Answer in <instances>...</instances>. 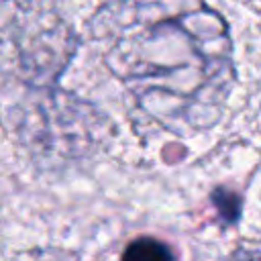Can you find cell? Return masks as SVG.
<instances>
[{"instance_id": "7a4b0ae2", "label": "cell", "mask_w": 261, "mask_h": 261, "mask_svg": "<svg viewBox=\"0 0 261 261\" xmlns=\"http://www.w3.org/2000/svg\"><path fill=\"white\" fill-rule=\"evenodd\" d=\"M22 43L18 49L22 65L41 80L55 77L69 61L73 49L71 31L63 20L53 14L35 16L22 31Z\"/></svg>"}, {"instance_id": "6da1fadb", "label": "cell", "mask_w": 261, "mask_h": 261, "mask_svg": "<svg viewBox=\"0 0 261 261\" xmlns=\"http://www.w3.org/2000/svg\"><path fill=\"white\" fill-rule=\"evenodd\" d=\"M106 67L165 130L212 126L234 86L226 20L204 2H112L94 18Z\"/></svg>"}, {"instance_id": "3957f363", "label": "cell", "mask_w": 261, "mask_h": 261, "mask_svg": "<svg viewBox=\"0 0 261 261\" xmlns=\"http://www.w3.org/2000/svg\"><path fill=\"white\" fill-rule=\"evenodd\" d=\"M122 261H175L173 251L159 239L139 237L122 253Z\"/></svg>"}, {"instance_id": "277c9868", "label": "cell", "mask_w": 261, "mask_h": 261, "mask_svg": "<svg viewBox=\"0 0 261 261\" xmlns=\"http://www.w3.org/2000/svg\"><path fill=\"white\" fill-rule=\"evenodd\" d=\"M226 261H261V251H249V249H239L232 257Z\"/></svg>"}]
</instances>
